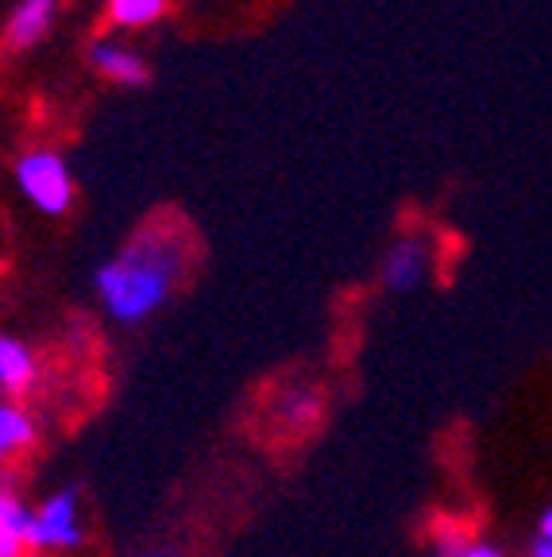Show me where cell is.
<instances>
[{"mask_svg":"<svg viewBox=\"0 0 552 557\" xmlns=\"http://www.w3.org/2000/svg\"><path fill=\"white\" fill-rule=\"evenodd\" d=\"M181 275V240L166 228H143L116 260L97 271V295L121 325L147 322L171 298Z\"/></svg>","mask_w":552,"mask_h":557,"instance_id":"6da1fadb","label":"cell"},{"mask_svg":"<svg viewBox=\"0 0 552 557\" xmlns=\"http://www.w3.org/2000/svg\"><path fill=\"white\" fill-rule=\"evenodd\" d=\"M16 183H20V190L27 194V201H32L39 213H51V218L66 213L70 201H74L70 166H66V159L54 156V151H32V156L20 159Z\"/></svg>","mask_w":552,"mask_h":557,"instance_id":"7a4b0ae2","label":"cell"},{"mask_svg":"<svg viewBox=\"0 0 552 557\" xmlns=\"http://www.w3.org/2000/svg\"><path fill=\"white\" fill-rule=\"evenodd\" d=\"M86 542L78 492H54L32 511V549H78Z\"/></svg>","mask_w":552,"mask_h":557,"instance_id":"3957f363","label":"cell"},{"mask_svg":"<svg viewBox=\"0 0 552 557\" xmlns=\"http://www.w3.org/2000/svg\"><path fill=\"white\" fill-rule=\"evenodd\" d=\"M425 278H429V248H425V240L402 236V240L390 244L387 256H382V283H387V290L410 295V290L422 287Z\"/></svg>","mask_w":552,"mask_h":557,"instance_id":"277c9868","label":"cell"},{"mask_svg":"<svg viewBox=\"0 0 552 557\" xmlns=\"http://www.w3.org/2000/svg\"><path fill=\"white\" fill-rule=\"evenodd\" d=\"M32 549V511L12 487L0 484V557H24Z\"/></svg>","mask_w":552,"mask_h":557,"instance_id":"5b68a950","label":"cell"},{"mask_svg":"<svg viewBox=\"0 0 552 557\" xmlns=\"http://www.w3.org/2000/svg\"><path fill=\"white\" fill-rule=\"evenodd\" d=\"M35 383L32 348L16 337H0V387L9 395H24Z\"/></svg>","mask_w":552,"mask_h":557,"instance_id":"8992f818","label":"cell"},{"mask_svg":"<svg viewBox=\"0 0 552 557\" xmlns=\"http://www.w3.org/2000/svg\"><path fill=\"white\" fill-rule=\"evenodd\" d=\"M89 59H93V66L101 70L104 78L121 82V86H143V82L151 78L143 59L124 51V47H116V44H97L93 51H89Z\"/></svg>","mask_w":552,"mask_h":557,"instance_id":"52a82bcc","label":"cell"},{"mask_svg":"<svg viewBox=\"0 0 552 557\" xmlns=\"http://www.w3.org/2000/svg\"><path fill=\"white\" fill-rule=\"evenodd\" d=\"M54 20V0H24L9 20V47H32Z\"/></svg>","mask_w":552,"mask_h":557,"instance_id":"ba28073f","label":"cell"},{"mask_svg":"<svg viewBox=\"0 0 552 557\" xmlns=\"http://www.w3.org/2000/svg\"><path fill=\"white\" fill-rule=\"evenodd\" d=\"M271 410H275V422L286 430H310L313 422H317L321 414V399L313 392H305V387H293V392H283L275 403H271Z\"/></svg>","mask_w":552,"mask_h":557,"instance_id":"9c48e42d","label":"cell"},{"mask_svg":"<svg viewBox=\"0 0 552 557\" xmlns=\"http://www.w3.org/2000/svg\"><path fill=\"white\" fill-rule=\"evenodd\" d=\"M432 549H437V557H506L502 546H494L487 539H472L460 527H440L432 534Z\"/></svg>","mask_w":552,"mask_h":557,"instance_id":"30bf717a","label":"cell"},{"mask_svg":"<svg viewBox=\"0 0 552 557\" xmlns=\"http://www.w3.org/2000/svg\"><path fill=\"white\" fill-rule=\"evenodd\" d=\"M35 437V426L27 410H20L16 403H0V461L16 457L20 449H27Z\"/></svg>","mask_w":552,"mask_h":557,"instance_id":"8fae6325","label":"cell"},{"mask_svg":"<svg viewBox=\"0 0 552 557\" xmlns=\"http://www.w3.org/2000/svg\"><path fill=\"white\" fill-rule=\"evenodd\" d=\"M166 9V0H113V20L121 27H139L159 20Z\"/></svg>","mask_w":552,"mask_h":557,"instance_id":"7c38bea8","label":"cell"},{"mask_svg":"<svg viewBox=\"0 0 552 557\" xmlns=\"http://www.w3.org/2000/svg\"><path fill=\"white\" fill-rule=\"evenodd\" d=\"M537 539L552 542V507H544V511H541V522H537Z\"/></svg>","mask_w":552,"mask_h":557,"instance_id":"4fadbf2b","label":"cell"},{"mask_svg":"<svg viewBox=\"0 0 552 557\" xmlns=\"http://www.w3.org/2000/svg\"><path fill=\"white\" fill-rule=\"evenodd\" d=\"M529 557H552V542L537 539V542H534V549H529Z\"/></svg>","mask_w":552,"mask_h":557,"instance_id":"5bb4252c","label":"cell"},{"mask_svg":"<svg viewBox=\"0 0 552 557\" xmlns=\"http://www.w3.org/2000/svg\"><path fill=\"white\" fill-rule=\"evenodd\" d=\"M143 557H178V554H171V549H155V554H143Z\"/></svg>","mask_w":552,"mask_h":557,"instance_id":"9a60e30c","label":"cell"}]
</instances>
